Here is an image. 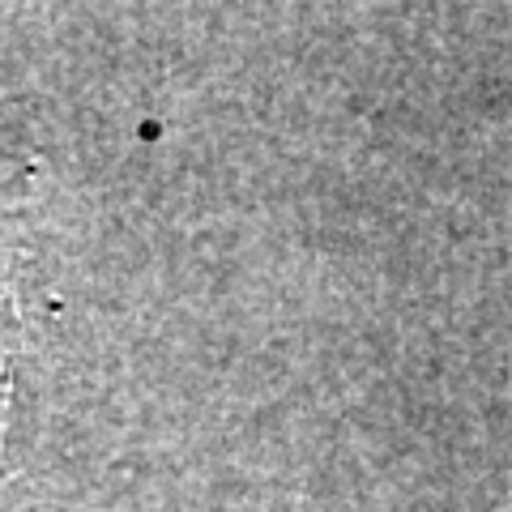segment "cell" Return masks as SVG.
<instances>
[{
    "label": "cell",
    "instance_id": "obj_1",
    "mask_svg": "<svg viewBox=\"0 0 512 512\" xmlns=\"http://www.w3.org/2000/svg\"><path fill=\"white\" fill-rule=\"evenodd\" d=\"M5 308H9V291L0 295V436H5V402H9V384H5V367H9V355H5Z\"/></svg>",
    "mask_w": 512,
    "mask_h": 512
}]
</instances>
